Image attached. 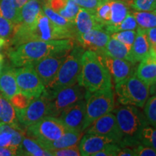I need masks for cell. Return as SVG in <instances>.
<instances>
[{
  "mask_svg": "<svg viewBox=\"0 0 156 156\" xmlns=\"http://www.w3.org/2000/svg\"><path fill=\"white\" fill-rule=\"evenodd\" d=\"M62 39H77L76 31L62 28L52 22L44 14L40 13L36 22L30 26L19 23L15 25L14 32L11 38L13 48L19 45L34 41H51Z\"/></svg>",
  "mask_w": 156,
  "mask_h": 156,
  "instance_id": "1",
  "label": "cell"
},
{
  "mask_svg": "<svg viewBox=\"0 0 156 156\" xmlns=\"http://www.w3.org/2000/svg\"><path fill=\"white\" fill-rule=\"evenodd\" d=\"M75 43L73 39L29 41L12 48L8 56L15 67H23L52 54L70 51Z\"/></svg>",
  "mask_w": 156,
  "mask_h": 156,
  "instance_id": "2",
  "label": "cell"
},
{
  "mask_svg": "<svg viewBox=\"0 0 156 156\" xmlns=\"http://www.w3.org/2000/svg\"><path fill=\"white\" fill-rule=\"evenodd\" d=\"M77 83L88 92L113 88L112 75L96 52L85 50Z\"/></svg>",
  "mask_w": 156,
  "mask_h": 156,
  "instance_id": "3",
  "label": "cell"
},
{
  "mask_svg": "<svg viewBox=\"0 0 156 156\" xmlns=\"http://www.w3.org/2000/svg\"><path fill=\"white\" fill-rule=\"evenodd\" d=\"M113 111L122 134L121 147H134L141 144L142 131L148 124L143 113L131 105H122Z\"/></svg>",
  "mask_w": 156,
  "mask_h": 156,
  "instance_id": "4",
  "label": "cell"
},
{
  "mask_svg": "<svg viewBox=\"0 0 156 156\" xmlns=\"http://www.w3.org/2000/svg\"><path fill=\"white\" fill-rule=\"evenodd\" d=\"M85 49L76 41L73 48L67 54V57L58 69L56 77L45 90L52 93L64 87L77 83L78 76L81 68L82 56Z\"/></svg>",
  "mask_w": 156,
  "mask_h": 156,
  "instance_id": "5",
  "label": "cell"
},
{
  "mask_svg": "<svg viewBox=\"0 0 156 156\" xmlns=\"http://www.w3.org/2000/svg\"><path fill=\"white\" fill-rule=\"evenodd\" d=\"M115 85L118 101L121 104L143 108L149 97L150 86L136 76L135 72Z\"/></svg>",
  "mask_w": 156,
  "mask_h": 156,
  "instance_id": "6",
  "label": "cell"
},
{
  "mask_svg": "<svg viewBox=\"0 0 156 156\" xmlns=\"http://www.w3.org/2000/svg\"><path fill=\"white\" fill-rule=\"evenodd\" d=\"M85 118L83 132L94 121L103 115L112 112L115 107L113 88L88 92L85 91Z\"/></svg>",
  "mask_w": 156,
  "mask_h": 156,
  "instance_id": "7",
  "label": "cell"
},
{
  "mask_svg": "<svg viewBox=\"0 0 156 156\" xmlns=\"http://www.w3.org/2000/svg\"><path fill=\"white\" fill-rule=\"evenodd\" d=\"M85 90L78 83L64 87L55 92L44 90L49 99L48 115L58 117L65 108L85 98Z\"/></svg>",
  "mask_w": 156,
  "mask_h": 156,
  "instance_id": "8",
  "label": "cell"
},
{
  "mask_svg": "<svg viewBox=\"0 0 156 156\" xmlns=\"http://www.w3.org/2000/svg\"><path fill=\"white\" fill-rule=\"evenodd\" d=\"M67 130L58 117L46 116L27 127V135L38 142H53L61 137Z\"/></svg>",
  "mask_w": 156,
  "mask_h": 156,
  "instance_id": "9",
  "label": "cell"
},
{
  "mask_svg": "<svg viewBox=\"0 0 156 156\" xmlns=\"http://www.w3.org/2000/svg\"><path fill=\"white\" fill-rule=\"evenodd\" d=\"M15 78L20 92L33 98L40 96L45 90V85L31 65L14 67Z\"/></svg>",
  "mask_w": 156,
  "mask_h": 156,
  "instance_id": "10",
  "label": "cell"
},
{
  "mask_svg": "<svg viewBox=\"0 0 156 156\" xmlns=\"http://www.w3.org/2000/svg\"><path fill=\"white\" fill-rule=\"evenodd\" d=\"M49 99L44 92L40 96L36 98L25 108L16 110L20 124L28 127L48 115Z\"/></svg>",
  "mask_w": 156,
  "mask_h": 156,
  "instance_id": "11",
  "label": "cell"
},
{
  "mask_svg": "<svg viewBox=\"0 0 156 156\" xmlns=\"http://www.w3.org/2000/svg\"><path fill=\"white\" fill-rule=\"evenodd\" d=\"M69 53V51H65L52 54L30 64L36 70L45 87L48 86L56 77L58 69Z\"/></svg>",
  "mask_w": 156,
  "mask_h": 156,
  "instance_id": "12",
  "label": "cell"
},
{
  "mask_svg": "<svg viewBox=\"0 0 156 156\" xmlns=\"http://www.w3.org/2000/svg\"><path fill=\"white\" fill-rule=\"evenodd\" d=\"M85 133L97 134L112 138L121 146L122 134L119 128L114 113H108L94 121L85 130Z\"/></svg>",
  "mask_w": 156,
  "mask_h": 156,
  "instance_id": "13",
  "label": "cell"
},
{
  "mask_svg": "<svg viewBox=\"0 0 156 156\" xmlns=\"http://www.w3.org/2000/svg\"><path fill=\"white\" fill-rule=\"evenodd\" d=\"M58 118L63 122L67 129L83 132L85 118V98L64 109Z\"/></svg>",
  "mask_w": 156,
  "mask_h": 156,
  "instance_id": "14",
  "label": "cell"
},
{
  "mask_svg": "<svg viewBox=\"0 0 156 156\" xmlns=\"http://www.w3.org/2000/svg\"><path fill=\"white\" fill-rule=\"evenodd\" d=\"M111 36L103 29H93L77 35V42L85 50H90L97 54H103Z\"/></svg>",
  "mask_w": 156,
  "mask_h": 156,
  "instance_id": "15",
  "label": "cell"
},
{
  "mask_svg": "<svg viewBox=\"0 0 156 156\" xmlns=\"http://www.w3.org/2000/svg\"><path fill=\"white\" fill-rule=\"evenodd\" d=\"M112 75L115 84L122 82L134 73L135 64L126 60L109 56L105 54H98Z\"/></svg>",
  "mask_w": 156,
  "mask_h": 156,
  "instance_id": "16",
  "label": "cell"
},
{
  "mask_svg": "<svg viewBox=\"0 0 156 156\" xmlns=\"http://www.w3.org/2000/svg\"><path fill=\"white\" fill-rule=\"evenodd\" d=\"M116 143L112 138L97 134L85 133L79 142L80 155L83 156H94L107 145ZM117 144V143H116Z\"/></svg>",
  "mask_w": 156,
  "mask_h": 156,
  "instance_id": "17",
  "label": "cell"
},
{
  "mask_svg": "<svg viewBox=\"0 0 156 156\" xmlns=\"http://www.w3.org/2000/svg\"><path fill=\"white\" fill-rule=\"evenodd\" d=\"M75 28L77 36L93 29H103L104 27L98 22L94 12L80 7L75 19Z\"/></svg>",
  "mask_w": 156,
  "mask_h": 156,
  "instance_id": "18",
  "label": "cell"
},
{
  "mask_svg": "<svg viewBox=\"0 0 156 156\" xmlns=\"http://www.w3.org/2000/svg\"><path fill=\"white\" fill-rule=\"evenodd\" d=\"M136 31L135 39L131 48V56L134 64L141 62L149 54L151 50L146 29L138 27Z\"/></svg>",
  "mask_w": 156,
  "mask_h": 156,
  "instance_id": "19",
  "label": "cell"
},
{
  "mask_svg": "<svg viewBox=\"0 0 156 156\" xmlns=\"http://www.w3.org/2000/svg\"><path fill=\"white\" fill-rule=\"evenodd\" d=\"M141 80L151 86L156 80V56L150 50L149 54L140 62L135 72Z\"/></svg>",
  "mask_w": 156,
  "mask_h": 156,
  "instance_id": "20",
  "label": "cell"
},
{
  "mask_svg": "<svg viewBox=\"0 0 156 156\" xmlns=\"http://www.w3.org/2000/svg\"><path fill=\"white\" fill-rule=\"evenodd\" d=\"M83 132L72 131V130L68 129L64 132L61 137H59L55 141L48 142H38L42 147L50 152L53 150L62 149V148L79 145V142L83 136Z\"/></svg>",
  "mask_w": 156,
  "mask_h": 156,
  "instance_id": "21",
  "label": "cell"
},
{
  "mask_svg": "<svg viewBox=\"0 0 156 156\" xmlns=\"http://www.w3.org/2000/svg\"><path fill=\"white\" fill-rule=\"evenodd\" d=\"M19 91L15 78L14 67H4L0 75V93L5 98L9 99Z\"/></svg>",
  "mask_w": 156,
  "mask_h": 156,
  "instance_id": "22",
  "label": "cell"
},
{
  "mask_svg": "<svg viewBox=\"0 0 156 156\" xmlns=\"http://www.w3.org/2000/svg\"><path fill=\"white\" fill-rule=\"evenodd\" d=\"M47 0H29L20 9L21 24L30 26L36 22Z\"/></svg>",
  "mask_w": 156,
  "mask_h": 156,
  "instance_id": "23",
  "label": "cell"
},
{
  "mask_svg": "<svg viewBox=\"0 0 156 156\" xmlns=\"http://www.w3.org/2000/svg\"><path fill=\"white\" fill-rule=\"evenodd\" d=\"M47 4L53 10L75 23L80 7L74 0H47Z\"/></svg>",
  "mask_w": 156,
  "mask_h": 156,
  "instance_id": "24",
  "label": "cell"
},
{
  "mask_svg": "<svg viewBox=\"0 0 156 156\" xmlns=\"http://www.w3.org/2000/svg\"><path fill=\"white\" fill-rule=\"evenodd\" d=\"M103 54L114 58L126 60L132 63L131 47L126 46L112 37H110V39L107 43L104 52Z\"/></svg>",
  "mask_w": 156,
  "mask_h": 156,
  "instance_id": "25",
  "label": "cell"
},
{
  "mask_svg": "<svg viewBox=\"0 0 156 156\" xmlns=\"http://www.w3.org/2000/svg\"><path fill=\"white\" fill-rule=\"evenodd\" d=\"M19 151L20 155L51 156V153L42 147L37 140L25 135L23 138Z\"/></svg>",
  "mask_w": 156,
  "mask_h": 156,
  "instance_id": "26",
  "label": "cell"
},
{
  "mask_svg": "<svg viewBox=\"0 0 156 156\" xmlns=\"http://www.w3.org/2000/svg\"><path fill=\"white\" fill-rule=\"evenodd\" d=\"M111 22L106 26H115L119 24L130 13L129 3L124 0H111Z\"/></svg>",
  "mask_w": 156,
  "mask_h": 156,
  "instance_id": "27",
  "label": "cell"
},
{
  "mask_svg": "<svg viewBox=\"0 0 156 156\" xmlns=\"http://www.w3.org/2000/svg\"><path fill=\"white\" fill-rule=\"evenodd\" d=\"M0 122L14 127H20V122L16 110L8 99L2 95V108L0 112Z\"/></svg>",
  "mask_w": 156,
  "mask_h": 156,
  "instance_id": "28",
  "label": "cell"
},
{
  "mask_svg": "<svg viewBox=\"0 0 156 156\" xmlns=\"http://www.w3.org/2000/svg\"><path fill=\"white\" fill-rule=\"evenodd\" d=\"M0 15L15 25L21 23L20 9L15 7L13 0H0Z\"/></svg>",
  "mask_w": 156,
  "mask_h": 156,
  "instance_id": "29",
  "label": "cell"
},
{
  "mask_svg": "<svg viewBox=\"0 0 156 156\" xmlns=\"http://www.w3.org/2000/svg\"><path fill=\"white\" fill-rule=\"evenodd\" d=\"M137 23L138 27L148 29L156 27V13L153 11H132L130 12Z\"/></svg>",
  "mask_w": 156,
  "mask_h": 156,
  "instance_id": "30",
  "label": "cell"
},
{
  "mask_svg": "<svg viewBox=\"0 0 156 156\" xmlns=\"http://www.w3.org/2000/svg\"><path fill=\"white\" fill-rule=\"evenodd\" d=\"M42 10L44 12V14L46 15L52 22L55 23L56 25H57L60 27H62V28H67L69 29V30L76 31L75 28V23L68 20L66 19L65 17L62 16L61 15H59L58 13L56 12L53 10V9L48 5L47 2H46V3H44V5H43Z\"/></svg>",
  "mask_w": 156,
  "mask_h": 156,
  "instance_id": "31",
  "label": "cell"
},
{
  "mask_svg": "<svg viewBox=\"0 0 156 156\" xmlns=\"http://www.w3.org/2000/svg\"><path fill=\"white\" fill-rule=\"evenodd\" d=\"M137 28L138 25L136 22V20L131 12L119 24L115 25V26L104 27L105 30L109 35L123 30H136Z\"/></svg>",
  "mask_w": 156,
  "mask_h": 156,
  "instance_id": "32",
  "label": "cell"
},
{
  "mask_svg": "<svg viewBox=\"0 0 156 156\" xmlns=\"http://www.w3.org/2000/svg\"><path fill=\"white\" fill-rule=\"evenodd\" d=\"M94 13L98 22L101 23L103 27L108 25L110 24L112 17L111 0H103L100 5L98 6Z\"/></svg>",
  "mask_w": 156,
  "mask_h": 156,
  "instance_id": "33",
  "label": "cell"
},
{
  "mask_svg": "<svg viewBox=\"0 0 156 156\" xmlns=\"http://www.w3.org/2000/svg\"><path fill=\"white\" fill-rule=\"evenodd\" d=\"M144 115L148 124L156 127V94L147 98L144 106Z\"/></svg>",
  "mask_w": 156,
  "mask_h": 156,
  "instance_id": "34",
  "label": "cell"
},
{
  "mask_svg": "<svg viewBox=\"0 0 156 156\" xmlns=\"http://www.w3.org/2000/svg\"><path fill=\"white\" fill-rule=\"evenodd\" d=\"M140 142L156 149V127L150 124L146 125L142 131Z\"/></svg>",
  "mask_w": 156,
  "mask_h": 156,
  "instance_id": "35",
  "label": "cell"
},
{
  "mask_svg": "<svg viewBox=\"0 0 156 156\" xmlns=\"http://www.w3.org/2000/svg\"><path fill=\"white\" fill-rule=\"evenodd\" d=\"M129 5L136 11H153L156 9V0H129Z\"/></svg>",
  "mask_w": 156,
  "mask_h": 156,
  "instance_id": "36",
  "label": "cell"
},
{
  "mask_svg": "<svg viewBox=\"0 0 156 156\" xmlns=\"http://www.w3.org/2000/svg\"><path fill=\"white\" fill-rule=\"evenodd\" d=\"M136 34V30H123L119 32L114 33L110 36L116 40L119 41L120 42L123 43L126 46L132 48V44L134 41Z\"/></svg>",
  "mask_w": 156,
  "mask_h": 156,
  "instance_id": "37",
  "label": "cell"
},
{
  "mask_svg": "<svg viewBox=\"0 0 156 156\" xmlns=\"http://www.w3.org/2000/svg\"><path fill=\"white\" fill-rule=\"evenodd\" d=\"M34 99V98L24 94V93L18 92L13 95L9 101L15 107V110H20V109H23L28 106L29 103Z\"/></svg>",
  "mask_w": 156,
  "mask_h": 156,
  "instance_id": "38",
  "label": "cell"
},
{
  "mask_svg": "<svg viewBox=\"0 0 156 156\" xmlns=\"http://www.w3.org/2000/svg\"><path fill=\"white\" fill-rule=\"evenodd\" d=\"M15 25L7 19L0 15V38L5 40L11 38L14 32Z\"/></svg>",
  "mask_w": 156,
  "mask_h": 156,
  "instance_id": "39",
  "label": "cell"
},
{
  "mask_svg": "<svg viewBox=\"0 0 156 156\" xmlns=\"http://www.w3.org/2000/svg\"><path fill=\"white\" fill-rule=\"evenodd\" d=\"M50 153L51 155L55 156H80V152L79 149V145H76L71 147H68L62 149L53 150L51 151Z\"/></svg>",
  "mask_w": 156,
  "mask_h": 156,
  "instance_id": "40",
  "label": "cell"
},
{
  "mask_svg": "<svg viewBox=\"0 0 156 156\" xmlns=\"http://www.w3.org/2000/svg\"><path fill=\"white\" fill-rule=\"evenodd\" d=\"M120 145L116 143H111L107 145L101 151L95 153L94 156H116L121 151Z\"/></svg>",
  "mask_w": 156,
  "mask_h": 156,
  "instance_id": "41",
  "label": "cell"
},
{
  "mask_svg": "<svg viewBox=\"0 0 156 156\" xmlns=\"http://www.w3.org/2000/svg\"><path fill=\"white\" fill-rule=\"evenodd\" d=\"M133 148L135 156H156V149L150 146L140 144Z\"/></svg>",
  "mask_w": 156,
  "mask_h": 156,
  "instance_id": "42",
  "label": "cell"
},
{
  "mask_svg": "<svg viewBox=\"0 0 156 156\" xmlns=\"http://www.w3.org/2000/svg\"><path fill=\"white\" fill-rule=\"evenodd\" d=\"M75 2L81 8L95 12L103 0H74Z\"/></svg>",
  "mask_w": 156,
  "mask_h": 156,
  "instance_id": "43",
  "label": "cell"
},
{
  "mask_svg": "<svg viewBox=\"0 0 156 156\" xmlns=\"http://www.w3.org/2000/svg\"><path fill=\"white\" fill-rule=\"evenodd\" d=\"M20 147L8 146V147H0V156H14L20 155Z\"/></svg>",
  "mask_w": 156,
  "mask_h": 156,
  "instance_id": "44",
  "label": "cell"
},
{
  "mask_svg": "<svg viewBox=\"0 0 156 156\" xmlns=\"http://www.w3.org/2000/svg\"><path fill=\"white\" fill-rule=\"evenodd\" d=\"M148 41L151 45V47L156 44V27L146 29Z\"/></svg>",
  "mask_w": 156,
  "mask_h": 156,
  "instance_id": "45",
  "label": "cell"
},
{
  "mask_svg": "<svg viewBox=\"0 0 156 156\" xmlns=\"http://www.w3.org/2000/svg\"><path fill=\"white\" fill-rule=\"evenodd\" d=\"M118 156H135L133 147H123L118 153Z\"/></svg>",
  "mask_w": 156,
  "mask_h": 156,
  "instance_id": "46",
  "label": "cell"
},
{
  "mask_svg": "<svg viewBox=\"0 0 156 156\" xmlns=\"http://www.w3.org/2000/svg\"><path fill=\"white\" fill-rule=\"evenodd\" d=\"M29 0H13V2H14L15 7L17 9H21V8L26 4Z\"/></svg>",
  "mask_w": 156,
  "mask_h": 156,
  "instance_id": "47",
  "label": "cell"
},
{
  "mask_svg": "<svg viewBox=\"0 0 156 156\" xmlns=\"http://www.w3.org/2000/svg\"><path fill=\"white\" fill-rule=\"evenodd\" d=\"M150 94H151L152 95L156 94V80L150 86Z\"/></svg>",
  "mask_w": 156,
  "mask_h": 156,
  "instance_id": "48",
  "label": "cell"
},
{
  "mask_svg": "<svg viewBox=\"0 0 156 156\" xmlns=\"http://www.w3.org/2000/svg\"><path fill=\"white\" fill-rule=\"evenodd\" d=\"M3 68H4V56L2 54H0V75H1Z\"/></svg>",
  "mask_w": 156,
  "mask_h": 156,
  "instance_id": "49",
  "label": "cell"
},
{
  "mask_svg": "<svg viewBox=\"0 0 156 156\" xmlns=\"http://www.w3.org/2000/svg\"><path fill=\"white\" fill-rule=\"evenodd\" d=\"M6 43H7V40H5V38H0V51H1L2 48L6 44Z\"/></svg>",
  "mask_w": 156,
  "mask_h": 156,
  "instance_id": "50",
  "label": "cell"
},
{
  "mask_svg": "<svg viewBox=\"0 0 156 156\" xmlns=\"http://www.w3.org/2000/svg\"><path fill=\"white\" fill-rule=\"evenodd\" d=\"M151 51L153 52V53L156 56V44L151 47Z\"/></svg>",
  "mask_w": 156,
  "mask_h": 156,
  "instance_id": "51",
  "label": "cell"
},
{
  "mask_svg": "<svg viewBox=\"0 0 156 156\" xmlns=\"http://www.w3.org/2000/svg\"><path fill=\"white\" fill-rule=\"evenodd\" d=\"M1 108H2V94L0 93V112H1Z\"/></svg>",
  "mask_w": 156,
  "mask_h": 156,
  "instance_id": "52",
  "label": "cell"
},
{
  "mask_svg": "<svg viewBox=\"0 0 156 156\" xmlns=\"http://www.w3.org/2000/svg\"><path fill=\"white\" fill-rule=\"evenodd\" d=\"M153 12H155V13H156V9H154Z\"/></svg>",
  "mask_w": 156,
  "mask_h": 156,
  "instance_id": "53",
  "label": "cell"
},
{
  "mask_svg": "<svg viewBox=\"0 0 156 156\" xmlns=\"http://www.w3.org/2000/svg\"><path fill=\"white\" fill-rule=\"evenodd\" d=\"M124 1H129V0H124Z\"/></svg>",
  "mask_w": 156,
  "mask_h": 156,
  "instance_id": "54",
  "label": "cell"
}]
</instances>
